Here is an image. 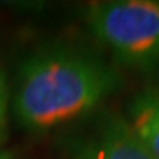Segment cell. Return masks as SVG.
<instances>
[{
    "instance_id": "obj_1",
    "label": "cell",
    "mask_w": 159,
    "mask_h": 159,
    "mask_svg": "<svg viewBox=\"0 0 159 159\" xmlns=\"http://www.w3.org/2000/svg\"><path fill=\"white\" fill-rule=\"evenodd\" d=\"M121 85L119 71L96 53L69 44L47 46L19 68L15 115L28 130H50L91 112Z\"/></svg>"
},
{
    "instance_id": "obj_2",
    "label": "cell",
    "mask_w": 159,
    "mask_h": 159,
    "mask_svg": "<svg viewBox=\"0 0 159 159\" xmlns=\"http://www.w3.org/2000/svg\"><path fill=\"white\" fill-rule=\"evenodd\" d=\"M91 34L125 66L159 72V0H111L87 6Z\"/></svg>"
},
{
    "instance_id": "obj_3",
    "label": "cell",
    "mask_w": 159,
    "mask_h": 159,
    "mask_svg": "<svg viewBox=\"0 0 159 159\" xmlns=\"http://www.w3.org/2000/svg\"><path fill=\"white\" fill-rule=\"evenodd\" d=\"M68 159H153L127 118L106 112L68 148Z\"/></svg>"
},
{
    "instance_id": "obj_4",
    "label": "cell",
    "mask_w": 159,
    "mask_h": 159,
    "mask_svg": "<svg viewBox=\"0 0 159 159\" xmlns=\"http://www.w3.org/2000/svg\"><path fill=\"white\" fill-rule=\"evenodd\" d=\"M127 121L153 159H159V91L155 85L131 99Z\"/></svg>"
},
{
    "instance_id": "obj_5",
    "label": "cell",
    "mask_w": 159,
    "mask_h": 159,
    "mask_svg": "<svg viewBox=\"0 0 159 159\" xmlns=\"http://www.w3.org/2000/svg\"><path fill=\"white\" fill-rule=\"evenodd\" d=\"M7 103H9V87L7 80L0 68V144L5 142L7 130Z\"/></svg>"
},
{
    "instance_id": "obj_6",
    "label": "cell",
    "mask_w": 159,
    "mask_h": 159,
    "mask_svg": "<svg viewBox=\"0 0 159 159\" xmlns=\"http://www.w3.org/2000/svg\"><path fill=\"white\" fill-rule=\"evenodd\" d=\"M0 159H12L11 155L6 153V152H0Z\"/></svg>"
},
{
    "instance_id": "obj_7",
    "label": "cell",
    "mask_w": 159,
    "mask_h": 159,
    "mask_svg": "<svg viewBox=\"0 0 159 159\" xmlns=\"http://www.w3.org/2000/svg\"><path fill=\"white\" fill-rule=\"evenodd\" d=\"M155 87H156V89H158V91H159V83H158V84H156V85H155Z\"/></svg>"
}]
</instances>
